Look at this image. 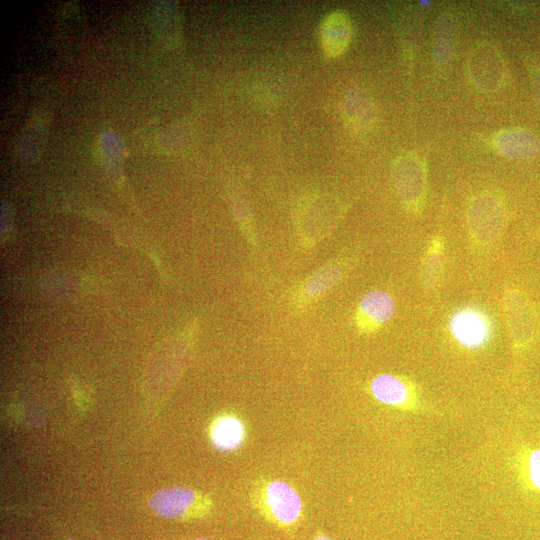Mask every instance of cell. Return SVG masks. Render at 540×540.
<instances>
[{
    "instance_id": "cell-20",
    "label": "cell",
    "mask_w": 540,
    "mask_h": 540,
    "mask_svg": "<svg viewBox=\"0 0 540 540\" xmlns=\"http://www.w3.org/2000/svg\"><path fill=\"white\" fill-rule=\"evenodd\" d=\"M190 540H209V539H206V538H194V539H190Z\"/></svg>"
},
{
    "instance_id": "cell-11",
    "label": "cell",
    "mask_w": 540,
    "mask_h": 540,
    "mask_svg": "<svg viewBox=\"0 0 540 540\" xmlns=\"http://www.w3.org/2000/svg\"><path fill=\"white\" fill-rule=\"evenodd\" d=\"M495 146L503 156L514 160H527L540 152V141L531 131L521 128L500 131Z\"/></svg>"
},
{
    "instance_id": "cell-4",
    "label": "cell",
    "mask_w": 540,
    "mask_h": 540,
    "mask_svg": "<svg viewBox=\"0 0 540 540\" xmlns=\"http://www.w3.org/2000/svg\"><path fill=\"white\" fill-rule=\"evenodd\" d=\"M393 180L405 209L413 214L421 212L427 197V172L423 161L410 153L399 156L393 164Z\"/></svg>"
},
{
    "instance_id": "cell-1",
    "label": "cell",
    "mask_w": 540,
    "mask_h": 540,
    "mask_svg": "<svg viewBox=\"0 0 540 540\" xmlns=\"http://www.w3.org/2000/svg\"><path fill=\"white\" fill-rule=\"evenodd\" d=\"M253 508L271 525L292 531L303 519V502L295 490L282 480L262 479L250 492Z\"/></svg>"
},
{
    "instance_id": "cell-10",
    "label": "cell",
    "mask_w": 540,
    "mask_h": 540,
    "mask_svg": "<svg viewBox=\"0 0 540 540\" xmlns=\"http://www.w3.org/2000/svg\"><path fill=\"white\" fill-rule=\"evenodd\" d=\"M371 395L379 402L393 407H407L413 402L414 390L411 383L393 374H380L369 384Z\"/></svg>"
},
{
    "instance_id": "cell-8",
    "label": "cell",
    "mask_w": 540,
    "mask_h": 540,
    "mask_svg": "<svg viewBox=\"0 0 540 540\" xmlns=\"http://www.w3.org/2000/svg\"><path fill=\"white\" fill-rule=\"evenodd\" d=\"M352 38V24L343 11L328 14L320 27V42L324 53L331 58L339 57L348 48Z\"/></svg>"
},
{
    "instance_id": "cell-18",
    "label": "cell",
    "mask_w": 540,
    "mask_h": 540,
    "mask_svg": "<svg viewBox=\"0 0 540 540\" xmlns=\"http://www.w3.org/2000/svg\"><path fill=\"white\" fill-rule=\"evenodd\" d=\"M532 93L537 107L540 110V64H531L528 68Z\"/></svg>"
},
{
    "instance_id": "cell-9",
    "label": "cell",
    "mask_w": 540,
    "mask_h": 540,
    "mask_svg": "<svg viewBox=\"0 0 540 540\" xmlns=\"http://www.w3.org/2000/svg\"><path fill=\"white\" fill-rule=\"evenodd\" d=\"M344 270L343 264L332 262L314 272L295 291V305L302 308L318 299L342 278Z\"/></svg>"
},
{
    "instance_id": "cell-15",
    "label": "cell",
    "mask_w": 540,
    "mask_h": 540,
    "mask_svg": "<svg viewBox=\"0 0 540 540\" xmlns=\"http://www.w3.org/2000/svg\"><path fill=\"white\" fill-rule=\"evenodd\" d=\"M455 21L450 13H443L438 18L432 46V59L437 66L446 65L451 59L455 42Z\"/></svg>"
},
{
    "instance_id": "cell-5",
    "label": "cell",
    "mask_w": 540,
    "mask_h": 540,
    "mask_svg": "<svg viewBox=\"0 0 540 540\" xmlns=\"http://www.w3.org/2000/svg\"><path fill=\"white\" fill-rule=\"evenodd\" d=\"M468 73L472 84L482 92H494L505 83V62L495 46L478 44L470 53Z\"/></svg>"
},
{
    "instance_id": "cell-21",
    "label": "cell",
    "mask_w": 540,
    "mask_h": 540,
    "mask_svg": "<svg viewBox=\"0 0 540 540\" xmlns=\"http://www.w3.org/2000/svg\"><path fill=\"white\" fill-rule=\"evenodd\" d=\"M67 540H74V539H67Z\"/></svg>"
},
{
    "instance_id": "cell-3",
    "label": "cell",
    "mask_w": 540,
    "mask_h": 540,
    "mask_svg": "<svg viewBox=\"0 0 540 540\" xmlns=\"http://www.w3.org/2000/svg\"><path fill=\"white\" fill-rule=\"evenodd\" d=\"M148 504L160 517L186 521L206 518L214 509L209 496L185 486L160 489L149 498Z\"/></svg>"
},
{
    "instance_id": "cell-16",
    "label": "cell",
    "mask_w": 540,
    "mask_h": 540,
    "mask_svg": "<svg viewBox=\"0 0 540 540\" xmlns=\"http://www.w3.org/2000/svg\"><path fill=\"white\" fill-rule=\"evenodd\" d=\"M456 339L465 346H479L486 339L487 329L479 316L472 312H461L452 322Z\"/></svg>"
},
{
    "instance_id": "cell-7",
    "label": "cell",
    "mask_w": 540,
    "mask_h": 540,
    "mask_svg": "<svg viewBox=\"0 0 540 540\" xmlns=\"http://www.w3.org/2000/svg\"><path fill=\"white\" fill-rule=\"evenodd\" d=\"M394 310V299L389 293L378 289L367 291L356 306L355 327L361 334H373L393 317Z\"/></svg>"
},
{
    "instance_id": "cell-17",
    "label": "cell",
    "mask_w": 540,
    "mask_h": 540,
    "mask_svg": "<svg viewBox=\"0 0 540 540\" xmlns=\"http://www.w3.org/2000/svg\"><path fill=\"white\" fill-rule=\"evenodd\" d=\"M519 455L521 482L527 490L540 493V448L524 449Z\"/></svg>"
},
{
    "instance_id": "cell-19",
    "label": "cell",
    "mask_w": 540,
    "mask_h": 540,
    "mask_svg": "<svg viewBox=\"0 0 540 540\" xmlns=\"http://www.w3.org/2000/svg\"><path fill=\"white\" fill-rule=\"evenodd\" d=\"M313 540H331L329 539L326 535H323V534H318L314 537Z\"/></svg>"
},
{
    "instance_id": "cell-6",
    "label": "cell",
    "mask_w": 540,
    "mask_h": 540,
    "mask_svg": "<svg viewBox=\"0 0 540 540\" xmlns=\"http://www.w3.org/2000/svg\"><path fill=\"white\" fill-rule=\"evenodd\" d=\"M504 315L513 341L519 346L531 342L537 331V318L528 298L514 288L506 289L503 298Z\"/></svg>"
},
{
    "instance_id": "cell-12",
    "label": "cell",
    "mask_w": 540,
    "mask_h": 540,
    "mask_svg": "<svg viewBox=\"0 0 540 540\" xmlns=\"http://www.w3.org/2000/svg\"><path fill=\"white\" fill-rule=\"evenodd\" d=\"M342 111L346 121L357 130L372 128L376 120V109L370 95L360 87H352L345 93Z\"/></svg>"
},
{
    "instance_id": "cell-2",
    "label": "cell",
    "mask_w": 540,
    "mask_h": 540,
    "mask_svg": "<svg viewBox=\"0 0 540 540\" xmlns=\"http://www.w3.org/2000/svg\"><path fill=\"white\" fill-rule=\"evenodd\" d=\"M507 221L504 200L496 192L484 191L472 198L467 210V228L473 246L485 249L501 237Z\"/></svg>"
},
{
    "instance_id": "cell-13",
    "label": "cell",
    "mask_w": 540,
    "mask_h": 540,
    "mask_svg": "<svg viewBox=\"0 0 540 540\" xmlns=\"http://www.w3.org/2000/svg\"><path fill=\"white\" fill-rule=\"evenodd\" d=\"M445 240L434 236L428 243L420 263L419 280L425 292H434L440 285L444 265Z\"/></svg>"
},
{
    "instance_id": "cell-14",
    "label": "cell",
    "mask_w": 540,
    "mask_h": 540,
    "mask_svg": "<svg viewBox=\"0 0 540 540\" xmlns=\"http://www.w3.org/2000/svg\"><path fill=\"white\" fill-rule=\"evenodd\" d=\"M210 437L220 450L234 451L245 442L246 427L238 416L224 414L212 422Z\"/></svg>"
}]
</instances>
